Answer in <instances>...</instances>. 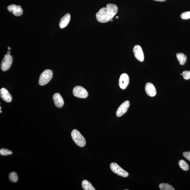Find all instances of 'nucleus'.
I'll use <instances>...</instances> for the list:
<instances>
[{"label":"nucleus","mask_w":190,"mask_h":190,"mask_svg":"<svg viewBox=\"0 0 190 190\" xmlns=\"http://www.w3.org/2000/svg\"><path fill=\"white\" fill-rule=\"evenodd\" d=\"M118 11L117 6L115 4H108L106 8L99 10L96 14V18L99 22L105 23L111 21L117 14Z\"/></svg>","instance_id":"nucleus-1"},{"label":"nucleus","mask_w":190,"mask_h":190,"mask_svg":"<svg viewBox=\"0 0 190 190\" xmlns=\"http://www.w3.org/2000/svg\"><path fill=\"white\" fill-rule=\"evenodd\" d=\"M71 136L74 142L78 146L83 147L86 145L85 138L78 130L74 129L72 131Z\"/></svg>","instance_id":"nucleus-2"},{"label":"nucleus","mask_w":190,"mask_h":190,"mask_svg":"<svg viewBox=\"0 0 190 190\" xmlns=\"http://www.w3.org/2000/svg\"><path fill=\"white\" fill-rule=\"evenodd\" d=\"M53 73L51 70L46 69L40 75L39 84L41 86H44L47 84L52 77Z\"/></svg>","instance_id":"nucleus-3"},{"label":"nucleus","mask_w":190,"mask_h":190,"mask_svg":"<svg viewBox=\"0 0 190 190\" xmlns=\"http://www.w3.org/2000/svg\"><path fill=\"white\" fill-rule=\"evenodd\" d=\"M74 96L78 98L85 99L88 96V92L85 88L81 86H77L74 88Z\"/></svg>","instance_id":"nucleus-4"},{"label":"nucleus","mask_w":190,"mask_h":190,"mask_svg":"<svg viewBox=\"0 0 190 190\" xmlns=\"http://www.w3.org/2000/svg\"><path fill=\"white\" fill-rule=\"evenodd\" d=\"M110 168L113 172L120 176L126 177L128 176V173L116 163H112Z\"/></svg>","instance_id":"nucleus-5"},{"label":"nucleus","mask_w":190,"mask_h":190,"mask_svg":"<svg viewBox=\"0 0 190 190\" xmlns=\"http://www.w3.org/2000/svg\"><path fill=\"white\" fill-rule=\"evenodd\" d=\"M12 62V58L10 55L6 54L2 61L1 69L3 71H6L10 68Z\"/></svg>","instance_id":"nucleus-6"},{"label":"nucleus","mask_w":190,"mask_h":190,"mask_svg":"<svg viewBox=\"0 0 190 190\" xmlns=\"http://www.w3.org/2000/svg\"><path fill=\"white\" fill-rule=\"evenodd\" d=\"M129 77L127 74L123 73L120 75L119 80V85L120 87L125 90L127 87L129 83Z\"/></svg>","instance_id":"nucleus-7"},{"label":"nucleus","mask_w":190,"mask_h":190,"mask_svg":"<svg viewBox=\"0 0 190 190\" xmlns=\"http://www.w3.org/2000/svg\"><path fill=\"white\" fill-rule=\"evenodd\" d=\"M130 105V103L128 100L122 103L116 112V114L117 117H120L124 115L127 111Z\"/></svg>","instance_id":"nucleus-8"},{"label":"nucleus","mask_w":190,"mask_h":190,"mask_svg":"<svg viewBox=\"0 0 190 190\" xmlns=\"http://www.w3.org/2000/svg\"><path fill=\"white\" fill-rule=\"evenodd\" d=\"M133 52L135 58L140 62H143L144 60V56L142 49L139 45H136L133 48Z\"/></svg>","instance_id":"nucleus-9"},{"label":"nucleus","mask_w":190,"mask_h":190,"mask_svg":"<svg viewBox=\"0 0 190 190\" xmlns=\"http://www.w3.org/2000/svg\"><path fill=\"white\" fill-rule=\"evenodd\" d=\"M8 11L12 12L14 15L16 16H20L23 14V10L20 5L12 4L8 6Z\"/></svg>","instance_id":"nucleus-10"},{"label":"nucleus","mask_w":190,"mask_h":190,"mask_svg":"<svg viewBox=\"0 0 190 190\" xmlns=\"http://www.w3.org/2000/svg\"><path fill=\"white\" fill-rule=\"evenodd\" d=\"M0 96L3 100L7 103L11 102L12 98L11 95L8 91L4 88H2L0 90Z\"/></svg>","instance_id":"nucleus-11"},{"label":"nucleus","mask_w":190,"mask_h":190,"mask_svg":"<svg viewBox=\"0 0 190 190\" xmlns=\"http://www.w3.org/2000/svg\"><path fill=\"white\" fill-rule=\"evenodd\" d=\"M145 90L147 94L149 96L153 97L156 94V91L155 86L150 82L146 84Z\"/></svg>","instance_id":"nucleus-12"},{"label":"nucleus","mask_w":190,"mask_h":190,"mask_svg":"<svg viewBox=\"0 0 190 190\" xmlns=\"http://www.w3.org/2000/svg\"><path fill=\"white\" fill-rule=\"evenodd\" d=\"M53 100L57 107L61 108L64 104V100L61 95L59 93H56L53 96Z\"/></svg>","instance_id":"nucleus-13"},{"label":"nucleus","mask_w":190,"mask_h":190,"mask_svg":"<svg viewBox=\"0 0 190 190\" xmlns=\"http://www.w3.org/2000/svg\"><path fill=\"white\" fill-rule=\"evenodd\" d=\"M71 20V15L69 13L66 14L61 19L59 26L61 29L66 27L69 23Z\"/></svg>","instance_id":"nucleus-14"},{"label":"nucleus","mask_w":190,"mask_h":190,"mask_svg":"<svg viewBox=\"0 0 190 190\" xmlns=\"http://www.w3.org/2000/svg\"><path fill=\"white\" fill-rule=\"evenodd\" d=\"M177 60L179 61V64L181 65L185 64L187 60V56L185 55L182 53L179 52L176 55Z\"/></svg>","instance_id":"nucleus-15"},{"label":"nucleus","mask_w":190,"mask_h":190,"mask_svg":"<svg viewBox=\"0 0 190 190\" xmlns=\"http://www.w3.org/2000/svg\"><path fill=\"white\" fill-rule=\"evenodd\" d=\"M82 188L84 190H95L96 189L93 186L91 183L87 180H84L82 182Z\"/></svg>","instance_id":"nucleus-16"},{"label":"nucleus","mask_w":190,"mask_h":190,"mask_svg":"<svg viewBox=\"0 0 190 190\" xmlns=\"http://www.w3.org/2000/svg\"><path fill=\"white\" fill-rule=\"evenodd\" d=\"M159 188L161 190H175L172 186L168 183H162L159 185Z\"/></svg>","instance_id":"nucleus-17"},{"label":"nucleus","mask_w":190,"mask_h":190,"mask_svg":"<svg viewBox=\"0 0 190 190\" xmlns=\"http://www.w3.org/2000/svg\"><path fill=\"white\" fill-rule=\"evenodd\" d=\"M179 167L184 171H187L189 170V166L186 162L183 160H180L179 162Z\"/></svg>","instance_id":"nucleus-18"},{"label":"nucleus","mask_w":190,"mask_h":190,"mask_svg":"<svg viewBox=\"0 0 190 190\" xmlns=\"http://www.w3.org/2000/svg\"><path fill=\"white\" fill-rule=\"evenodd\" d=\"M10 180L12 182H16L18 180V177L15 172L11 173L9 175Z\"/></svg>","instance_id":"nucleus-19"},{"label":"nucleus","mask_w":190,"mask_h":190,"mask_svg":"<svg viewBox=\"0 0 190 190\" xmlns=\"http://www.w3.org/2000/svg\"><path fill=\"white\" fill-rule=\"evenodd\" d=\"M0 154L2 156H7L11 155L12 152L8 149H2L0 150Z\"/></svg>","instance_id":"nucleus-20"},{"label":"nucleus","mask_w":190,"mask_h":190,"mask_svg":"<svg viewBox=\"0 0 190 190\" xmlns=\"http://www.w3.org/2000/svg\"><path fill=\"white\" fill-rule=\"evenodd\" d=\"M181 17L183 20L190 18V11L184 12L181 14Z\"/></svg>","instance_id":"nucleus-21"},{"label":"nucleus","mask_w":190,"mask_h":190,"mask_svg":"<svg viewBox=\"0 0 190 190\" xmlns=\"http://www.w3.org/2000/svg\"><path fill=\"white\" fill-rule=\"evenodd\" d=\"M184 79L185 80L190 79V71H184L182 73Z\"/></svg>","instance_id":"nucleus-22"},{"label":"nucleus","mask_w":190,"mask_h":190,"mask_svg":"<svg viewBox=\"0 0 190 190\" xmlns=\"http://www.w3.org/2000/svg\"><path fill=\"white\" fill-rule=\"evenodd\" d=\"M183 155L186 159L190 161V151L184 152Z\"/></svg>","instance_id":"nucleus-23"},{"label":"nucleus","mask_w":190,"mask_h":190,"mask_svg":"<svg viewBox=\"0 0 190 190\" xmlns=\"http://www.w3.org/2000/svg\"><path fill=\"white\" fill-rule=\"evenodd\" d=\"M154 1H158V2H162L165 1L166 0H154Z\"/></svg>","instance_id":"nucleus-24"},{"label":"nucleus","mask_w":190,"mask_h":190,"mask_svg":"<svg viewBox=\"0 0 190 190\" xmlns=\"http://www.w3.org/2000/svg\"><path fill=\"white\" fill-rule=\"evenodd\" d=\"M10 51H8L7 52V54L8 55H10Z\"/></svg>","instance_id":"nucleus-25"},{"label":"nucleus","mask_w":190,"mask_h":190,"mask_svg":"<svg viewBox=\"0 0 190 190\" xmlns=\"http://www.w3.org/2000/svg\"><path fill=\"white\" fill-rule=\"evenodd\" d=\"M118 18H119V17L118 16H117L116 17V19H118Z\"/></svg>","instance_id":"nucleus-26"},{"label":"nucleus","mask_w":190,"mask_h":190,"mask_svg":"<svg viewBox=\"0 0 190 190\" xmlns=\"http://www.w3.org/2000/svg\"><path fill=\"white\" fill-rule=\"evenodd\" d=\"M8 50H10V48L9 47H8Z\"/></svg>","instance_id":"nucleus-27"},{"label":"nucleus","mask_w":190,"mask_h":190,"mask_svg":"<svg viewBox=\"0 0 190 190\" xmlns=\"http://www.w3.org/2000/svg\"><path fill=\"white\" fill-rule=\"evenodd\" d=\"M112 21H113V20H111V22H112Z\"/></svg>","instance_id":"nucleus-28"}]
</instances>
